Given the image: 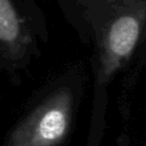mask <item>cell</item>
Listing matches in <instances>:
<instances>
[{
    "label": "cell",
    "instance_id": "cell-2",
    "mask_svg": "<svg viewBox=\"0 0 146 146\" xmlns=\"http://www.w3.org/2000/svg\"><path fill=\"white\" fill-rule=\"evenodd\" d=\"M21 21L10 0H0V42L8 46L21 36Z\"/></svg>",
    "mask_w": 146,
    "mask_h": 146
},
{
    "label": "cell",
    "instance_id": "cell-3",
    "mask_svg": "<svg viewBox=\"0 0 146 146\" xmlns=\"http://www.w3.org/2000/svg\"><path fill=\"white\" fill-rule=\"evenodd\" d=\"M66 114L59 107L49 108L41 117L38 132L43 140H55L59 138L66 129Z\"/></svg>",
    "mask_w": 146,
    "mask_h": 146
},
{
    "label": "cell",
    "instance_id": "cell-1",
    "mask_svg": "<svg viewBox=\"0 0 146 146\" xmlns=\"http://www.w3.org/2000/svg\"><path fill=\"white\" fill-rule=\"evenodd\" d=\"M140 35V23L131 14L114 21L105 36L102 74L111 75L132 52Z\"/></svg>",
    "mask_w": 146,
    "mask_h": 146
}]
</instances>
